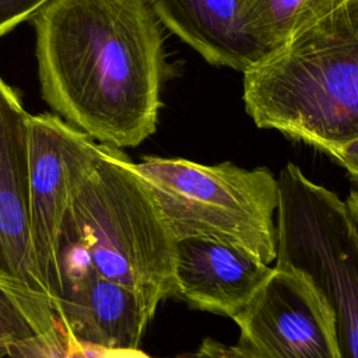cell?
Instances as JSON below:
<instances>
[{
    "label": "cell",
    "mask_w": 358,
    "mask_h": 358,
    "mask_svg": "<svg viewBox=\"0 0 358 358\" xmlns=\"http://www.w3.org/2000/svg\"><path fill=\"white\" fill-rule=\"evenodd\" d=\"M31 21L41 92L63 120L117 148L154 134L171 66L148 0H52Z\"/></svg>",
    "instance_id": "cell-1"
},
{
    "label": "cell",
    "mask_w": 358,
    "mask_h": 358,
    "mask_svg": "<svg viewBox=\"0 0 358 358\" xmlns=\"http://www.w3.org/2000/svg\"><path fill=\"white\" fill-rule=\"evenodd\" d=\"M246 113L330 157L358 141V0L305 25L243 73Z\"/></svg>",
    "instance_id": "cell-2"
},
{
    "label": "cell",
    "mask_w": 358,
    "mask_h": 358,
    "mask_svg": "<svg viewBox=\"0 0 358 358\" xmlns=\"http://www.w3.org/2000/svg\"><path fill=\"white\" fill-rule=\"evenodd\" d=\"M63 234L78 238L95 271L131 289L152 317L161 302L175 298V241L122 148L99 143L74 186Z\"/></svg>",
    "instance_id": "cell-3"
},
{
    "label": "cell",
    "mask_w": 358,
    "mask_h": 358,
    "mask_svg": "<svg viewBox=\"0 0 358 358\" xmlns=\"http://www.w3.org/2000/svg\"><path fill=\"white\" fill-rule=\"evenodd\" d=\"M134 168L173 241L207 236L242 248L266 264L275 263L278 182L268 168L155 155Z\"/></svg>",
    "instance_id": "cell-4"
},
{
    "label": "cell",
    "mask_w": 358,
    "mask_h": 358,
    "mask_svg": "<svg viewBox=\"0 0 358 358\" xmlns=\"http://www.w3.org/2000/svg\"><path fill=\"white\" fill-rule=\"evenodd\" d=\"M277 182L275 264L313 282L331 312L340 358H358V235L347 206L294 162Z\"/></svg>",
    "instance_id": "cell-5"
},
{
    "label": "cell",
    "mask_w": 358,
    "mask_h": 358,
    "mask_svg": "<svg viewBox=\"0 0 358 358\" xmlns=\"http://www.w3.org/2000/svg\"><path fill=\"white\" fill-rule=\"evenodd\" d=\"M28 117L18 94L0 76V287L20 303L45 343L60 352L64 340L31 245Z\"/></svg>",
    "instance_id": "cell-6"
},
{
    "label": "cell",
    "mask_w": 358,
    "mask_h": 358,
    "mask_svg": "<svg viewBox=\"0 0 358 358\" xmlns=\"http://www.w3.org/2000/svg\"><path fill=\"white\" fill-rule=\"evenodd\" d=\"M98 152L99 144L59 115H29L28 211L31 245L53 315L63 292L59 255L73 190Z\"/></svg>",
    "instance_id": "cell-7"
},
{
    "label": "cell",
    "mask_w": 358,
    "mask_h": 358,
    "mask_svg": "<svg viewBox=\"0 0 358 358\" xmlns=\"http://www.w3.org/2000/svg\"><path fill=\"white\" fill-rule=\"evenodd\" d=\"M232 320L241 330L239 344L260 358H340L331 312L296 268L274 264Z\"/></svg>",
    "instance_id": "cell-8"
},
{
    "label": "cell",
    "mask_w": 358,
    "mask_h": 358,
    "mask_svg": "<svg viewBox=\"0 0 358 358\" xmlns=\"http://www.w3.org/2000/svg\"><path fill=\"white\" fill-rule=\"evenodd\" d=\"M271 271L245 249L213 238L187 236L173 245L175 298L193 309L232 319Z\"/></svg>",
    "instance_id": "cell-9"
},
{
    "label": "cell",
    "mask_w": 358,
    "mask_h": 358,
    "mask_svg": "<svg viewBox=\"0 0 358 358\" xmlns=\"http://www.w3.org/2000/svg\"><path fill=\"white\" fill-rule=\"evenodd\" d=\"M55 317L64 343L106 350L140 348L143 334L152 320L131 289L96 271L63 291Z\"/></svg>",
    "instance_id": "cell-10"
},
{
    "label": "cell",
    "mask_w": 358,
    "mask_h": 358,
    "mask_svg": "<svg viewBox=\"0 0 358 358\" xmlns=\"http://www.w3.org/2000/svg\"><path fill=\"white\" fill-rule=\"evenodd\" d=\"M159 22L214 67L243 73L267 52L246 29L238 0H148Z\"/></svg>",
    "instance_id": "cell-11"
},
{
    "label": "cell",
    "mask_w": 358,
    "mask_h": 358,
    "mask_svg": "<svg viewBox=\"0 0 358 358\" xmlns=\"http://www.w3.org/2000/svg\"><path fill=\"white\" fill-rule=\"evenodd\" d=\"M345 0H238L242 21L268 53Z\"/></svg>",
    "instance_id": "cell-12"
},
{
    "label": "cell",
    "mask_w": 358,
    "mask_h": 358,
    "mask_svg": "<svg viewBox=\"0 0 358 358\" xmlns=\"http://www.w3.org/2000/svg\"><path fill=\"white\" fill-rule=\"evenodd\" d=\"M0 341L10 347V354L25 358L62 355L55 352L39 336L20 303L0 287Z\"/></svg>",
    "instance_id": "cell-13"
},
{
    "label": "cell",
    "mask_w": 358,
    "mask_h": 358,
    "mask_svg": "<svg viewBox=\"0 0 358 358\" xmlns=\"http://www.w3.org/2000/svg\"><path fill=\"white\" fill-rule=\"evenodd\" d=\"M52 0H0V38L31 20Z\"/></svg>",
    "instance_id": "cell-14"
},
{
    "label": "cell",
    "mask_w": 358,
    "mask_h": 358,
    "mask_svg": "<svg viewBox=\"0 0 358 358\" xmlns=\"http://www.w3.org/2000/svg\"><path fill=\"white\" fill-rule=\"evenodd\" d=\"M90 358H151L140 348L136 350H106V348H99V347H91L90 350ZM175 358H217L215 351H214V338H204L197 348L196 352L193 354H183L178 355Z\"/></svg>",
    "instance_id": "cell-15"
},
{
    "label": "cell",
    "mask_w": 358,
    "mask_h": 358,
    "mask_svg": "<svg viewBox=\"0 0 358 358\" xmlns=\"http://www.w3.org/2000/svg\"><path fill=\"white\" fill-rule=\"evenodd\" d=\"M338 165H341L348 176L358 183V141L337 151L333 157Z\"/></svg>",
    "instance_id": "cell-16"
},
{
    "label": "cell",
    "mask_w": 358,
    "mask_h": 358,
    "mask_svg": "<svg viewBox=\"0 0 358 358\" xmlns=\"http://www.w3.org/2000/svg\"><path fill=\"white\" fill-rule=\"evenodd\" d=\"M214 351L217 358H260L239 343L236 345H227L214 340Z\"/></svg>",
    "instance_id": "cell-17"
},
{
    "label": "cell",
    "mask_w": 358,
    "mask_h": 358,
    "mask_svg": "<svg viewBox=\"0 0 358 358\" xmlns=\"http://www.w3.org/2000/svg\"><path fill=\"white\" fill-rule=\"evenodd\" d=\"M344 203L347 206V211L350 214V218H351L354 228L357 231V235H358V187H354L350 190Z\"/></svg>",
    "instance_id": "cell-18"
},
{
    "label": "cell",
    "mask_w": 358,
    "mask_h": 358,
    "mask_svg": "<svg viewBox=\"0 0 358 358\" xmlns=\"http://www.w3.org/2000/svg\"><path fill=\"white\" fill-rule=\"evenodd\" d=\"M8 352H10V347L6 343L0 341V358H6Z\"/></svg>",
    "instance_id": "cell-19"
},
{
    "label": "cell",
    "mask_w": 358,
    "mask_h": 358,
    "mask_svg": "<svg viewBox=\"0 0 358 358\" xmlns=\"http://www.w3.org/2000/svg\"><path fill=\"white\" fill-rule=\"evenodd\" d=\"M6 358H24V357H21V355H14V354H10V355H7Z\"/></svg>",
    "instance_id": "cell-20"
}]
</instances>
